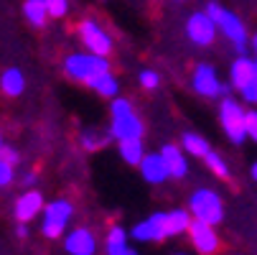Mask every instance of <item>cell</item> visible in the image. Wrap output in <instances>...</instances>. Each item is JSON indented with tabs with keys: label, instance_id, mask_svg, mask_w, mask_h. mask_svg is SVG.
Here are the masks:
<instances>
[{
	"label": "cell",
	"instance_id": "836d02e7",
	"mask_svg": "<svg viewBox=\"0 0 257 255\" xmlns=\"http://www.w3.org/2000/svg\"><path fill=\"white\" fill-rule=\"evenodd\" d=\"M252 49H254V51H257V33H254V36H252Z\"/></svg>",
	"mask_w": 257,
	"mask_h": 255
},
{
	"label": "cell",
	"instance_id": "603a6c76",
	"mask_svg": "<svg viewBox=\"0 0 257 255\" xmlns=\"http://www.w3.org/2000/svg\"><path fill=\"white\" fill-rule=\"evenodd\" d=\"M183 148H186L191 156H199V158H204L211 151L209 143L201 135H196V133H183Z\"/></svg>",
	"mask_w": 257,
	"mask_h": 255
},
{
	"label": "cell",
	"instance_id": "d6a6232c",
	"mask_svg": "<svg viewBox=\"0 0 257 255\" xmlns=\"http://www.w3.org/2000/svg\"><path fill=\"white\" fill-rule=\"evenodd\" d=\"M16 235H18V237H26V235H28V227H26V222H21V225H18Z\"/></svg>",
	"mask_w": 257,
	"mask_h": 255
},
{
	"label": "cell",
	"instance_id": "4fadbf2b",
	"mask_svg": "<svg viewBox=\"0 0 257 255\" xmlns=\"http://www.w3.org/2000/svg\"><path fill=\"white\" fill-rule=\"evenodd\" d=\"M112 135L117 140H127V138H140L143 135V123L135 113H125L112 118Z\"/></svg>",
	"mask_w": 257,
	"mask_h": 255
},
{
	"label": "cell",
	"instance_id": "cb8c5ba5",
	"mask_svg": "<svg viewBox=\"0 0 257 255\" xmlns=\"http://www.w3.org/2000/svg\"><path fill=\"white\" fill-rule=\"evenodd\" d=\"M204 161H206V166L219 176V179H227L229 176V168H227V163L222 161V156H219V153H214V151H209L206 156H204Z\"/></svg>",
	"mask_w": 257,
	"mask_h": 255
},
{
	"label": "cell",
	"instance_id": "f546056e",
	"mask_svg": "<svg viewBox=\"0 0 257 255\" xmlns=\"http://www.w3.org/2000/svg\"><path fill=\"white\" fill-rule=\"evenodd\" d=\"M125 113H133V105H130L127 100H115V102H112V118L125 115Z\"/></svg>",
	"mask_w": 257,
	"mask_h": 255
},
{
	"label": "cell",
	"instance_id": "5bb4252c",
	"mask_svg": "<svg viewBox=\"0 0 257 255\" xmlns=\"http://www.w3.org/2000/svg\"><path fill=\"white\" fill-rule=\"evenodd\" d=\"M41 212H44V197L39 192H26V194L18 197V202H16V217H18L21 222L33 220V217L41 214Z\"/></svg>",
	"mask_w": 257,
	"mask_h": 255
},
{
	"label": "cell",
	"instance_id": "d590c367",
	"mask_svg": "<svg viewBox=\"0 0 257 255\" xmlns=\"http://www.w3.org/2000/svg\"><path fill=\"white\" fill-rule=\"evenodd\" d=\"M122 255H138V252H135V250H130V247H127V250H125V252H122Z\"/></svg>",
	"mask_w": 257,
	"mask_h": 255
},
{
	"label": "cell",
	"instance_id": "f35d334b",
	"mask_svg": "<svg viewBox=\"0 0 257 255\" xmlns=\"http://www.w3.org/2000/svg\"><path fill=\"white\" fill-rule=\"evenodd\" d=\"M254 66H257V59H254Z\"/></svg>",
	"mask_w": 257,
	"mask_h": 255
},
{
	"label": "cell",
	"instance_id": "7a4b0ae2",
	"mask_svg": "<svg viewBox=\"0 0 257 255\" xmlns=\"http://www.w3.org/2000/svg\"><path fill=\"white\" fill-rule=\"evenodd\" d=\"M64 69H66V74L71 79H77V82H89L99 74H104V71H109V64H107V56H99V54H71L66 56L64 61Z\"/></svg>",
	"mask_w": 257,
	"mask_h": 255
},
{
	"label": "cell",
	"instance_id": "4316f807",
	"mask_svg": "<svg viewBox=\"0 0 257 255\" xmlns=\"http://www.w3.org/2000/svg\"><path fill=\"white\" fill-rule=\"evenodd\" d=\"M46 8L54 18H64L69 11V0H46Z\"/></svg>",
	"mask_w": 257,
	"mask_h": 255
},
{
	"label": "cell",
	"instance_id": "52a82bcc",
	"mask_svg": "<svg viewBox=\"0 0 257 255\" xmlns=\"http://www.w3.org/2000/svg\"><path fill=\"white\" fill-rule=\"evenodd\" d=\"M219 26L209 18V13H194L189 21H186V33H189V39L196 44V46H209L214 41V36H216Z\"/></svg>",
	"mask_w": 257,
	"mask_h": 255
},
{
	"label": "cell",
	"instance_id": "d6986e66",
	"mask_svg": "<svg viewBox=\"0 0 257 255\" xmlns=\"http://www.w3.org/2000/svg\"><path fill=\"white\" fill-rule=\"evenodd\" d=\"M120 156H122V161H127L130 166H140V161H143V156H145L140 138H127V140H120Z\"/></svg>",
	"mask_w": 257,
	"mask_h": 255
},
{
	"label": "cell",
	"instance_id": "7c38bea8",
	"mask_svg": "<svg viewBox=\"0 0 257 255\" xmlns=\"http://www.w3.org/2000/svg\"><path fill=\"white\" fill-rule=\"evenodd\" d=\"M194 90L204 97H216L222 95V84L216 79V71L209 64H199L194 71Z\"/></svg>",
	"mask_w": 257,
	"mask_h": 255
},
{
	"label": "cell",
	"instance_id": "9a60e30c",
	"mask_svg": "<svg viewBox=\"0 0 257 255\" xmlns=\"http://www.w3.org/2000/svg\"><path fill=\"white\" fill-rule=\"evenodd\" d=\"M254 77H257V66H254L252 59H247V56L234 59V64H232V69H229V79H232V84H234L237 90H244Z\"/></svg>",
	"mask_w": 257,
	"mask_h": 255
},
{
	"label": "cell",
	"instance_id": "277c9868",
	"mask_svg": "<svg viewBox=\"0 0 257 255\" xmlns=\"http://www.w3.org/2000/svg\"><path fill=\"white\" fill-rule=\"evenodd\" d=\"M219 115H222V128L232 143H242L247 138V125H244L247 113L242 110L239 102H234L232 97H224L222 107H219Z\"/></svg>",
	"mask_w": 257,
	"mask_h": 255
},
{
	"label": "cell",
	"instance_id": "e0dca14e",
	"mask_svg": "<svg viewBox=\"0 0 257 255\" xmlns=\"http://www.w3.org/2000/svg\"><path fill=\"white\" fill-rule=\"evenodd\" d=\"M23 16H26V21L31 26L41 28V26H46V18L51 13L46 8V0H26V3H23Z\"/></svg>",
	"mask_w": 257,
	"mask_h": 255
},
{
	"label": "cell",
	"instance_id": "8992f818",
	"mask_svg": "<svg viewBox=\"0 0 257 255\" xmlns=\"http://www.w3.org/2000/svg\"><path fill=\"white\" fill-rule=\"evenodd\" d=\"M79 36L84 46L92 51V54H99V56H107L109 51H112V39L107 36V31L97 23V21H82L79 23Z\"/></svg>",
	"mask_w": 257,
	"mask_h": 255
},
{
	"label": "cell",
	"instance_id": "9c48e42d",
	"mask_svg": "<svg viewBox=\"0 0 257 255\" xmlns=\"http://www.w3.org/2000/svg\"><path fill=\"white\" fill-rule=\"evenodd\" d=\"M189 235H191V242H194V247H196L199 252L214 255V252L219 250V235L214 232V225L194 220L191 227H189Z\"/></svg>",
	"mask_w": 257,
	"mask_h": 255
},
{
	"label": "cell",
	"instance_id": "7402d4cb",
	"mask_svg": "<svg viewBox=\"0 0 257 255\" xmlns=\"http://www.w3.org/2000/svg\"><path fill=\"white\" fill-rule=\"evenodd\" d=\"M94 92H99V95H104V97H112L115 92H117V79L109 74V71H104V74H99V77H94V79H89L87 82Z\"/></svg>",
	"mask_w": 257,
	"mask_h": 255
},
{
	"label": "cell",
	"instance_id": "ac0fdd59",
	"mask_svg": "<svg viewBox=\"0 0 257 255\" xmlns=\"http://www.w3.org/2000/svg\"><path fill=\"white\" fill-rule=\"evenodd\" d=\"M166 225H168V235H181L191 227V214L186 209L166 212Z\"/></svg>",
	"mask_w": 257,
	"mask_h": 255
},
{
	"label": "cell",
	"instance_id": "484cf974",
	"mask_svg": "<svg viewBox=\"0 0 257 255\" xmlns=\"http://www.w3.org/2000/svg\"><path fill=\"white\" fill-rule=\"evenodd\" d=\"M140 84H143L145 90H156V87L161 84L158 71H153V69H143V71H140Z\"/></svg>",
	"mask_w": 257,
	"mask_h": 255
},
{
	"label": "cell",
	"instance_id": "4dcf8cb0",
	"mask_svg": "<svg viewBox=\"0 0 257 255\" xmlns=\"http://www.w3.org/2000/svg\"><path fill=\"white\" fill-rule=\"evenodd\" d=\"M0 156H3V158H6L11 166H16V163H18V158H21L16 148H3V151H0Z\"/></svg>",
	"mask_w": 257,
	"mask_h": 255
},
{
	"label": "cell",
	"instance_id": "ba28073f",
	"mask_svg": "<svg viewBox=\"0 0 257 255\" xmlns=\"http://www.w3.org/2000/svg\"><path fill=\"white\" fill-rule=\"evenodd\" d=\"M130 235H133L135 240H140V242H148V240H166V237H171V235H168V225H166V212H156V214L148 217L145 222L135 225Z\"/></svg>",
	"mask_w": 257,
	"mask_h": 255
},
{
	"label": "cell",
	"instance_id": "6da1fadb",
	"mask_svg": "<svg viewBox=\"0 0 257 255\" xmlns=\"http://www.w3.org/2000/svg\"><path fill=\"white\" fill-rule=\"evenodd\" d=\"M206 13H209V18L219 26V31L227 36L229 44H232L239 54L247 51V28H244V23H242L232 11H224L219 3H209V6H206Z\"/></svg>",
	"mask_w": 257,
	"mask_h": 255
},
{
	"label": "cell",
	"instance_id": "8d00e7d4",
	"mask_svg": "<svg viewBox=\"0 0 257 255\" xmlns=\"http://www.w3.org/2000/svg\"><path fill=\"white\" fill-rule=\"evenodd\" d=\"M0 151H3V138H0Z\"/></svg>",
	"mask_w": 257,
	"mask_h": 255
},
{
	"label": "cell",
	"instance_id": "44dd1931",
	"mask_svg": "<svg viewBox=\"0 0 257 255\" xmlns=\"http://www.w3.org/2000/svg\"><path fill=\"white\" fill-rule=\"evenodd\" d=\"M104 250H107V255H122L127 250V235H125L122 227H112V230H109V235L104 240Z\"/></svg>",
	"mask_w": 257,
	"mask_h": 255
},
{
	"label": "cell",
	"instance_id": "ffe728a7",
	"mask_svg": "<svg viewBox=\"0 0 257 255\" xmlns=\"http://www.w3.org/2000/svg\"><path fill=\"white\" fill-rule=\"evenodd\" d=\"M23 87H26V79H23V74H21L18 69H8V71H3V77H0V90H3L6 95L16 97V95L23 92Z\"/></svg>",
	"mask_w": 257,
	"mask_h": 255
},
{
	"label": "cell",
	"instance_id": "8fae6325",
	"mask_svg": "<svg viewBox=\"0 0 257 255\" xmlns=\"http://www.w3.org/2000/svg\"><path fill=\"white\" fill-rule=\"evenodd\" d=\"M140 171H143V179L148 184H163V181L171 176L166 161L161 153H145L143 161H140Z\"/></svg>",
	"mask_w": 257,
	"mask_h": 255
},
{
	"label": "cell",
	"instance_id": "83f0119b",
	"mask_svg": "<svg viewBox=\"0 0 257 255\" xmlns=\"http://www.w3.org/2000/svg\"><path fill=\"white\" fill-rule=\"evenodd\" d=\"M11 181H13V166L0 156V187H8Z\"/></svg>",
	"mask_w": 257,
	"mask_h": 255
},
{
	"label": "cell",
	"instance_id": "3957f363",
	"mask_svg": "<svg viewBox=\"0 0 257 255\" xmlns=\"http://www.w3.org/2000/svg\"><path fill=\"white\" fill-rule=\"evenodd\" d=\"M189 209L194 214V220L199 222H209V225H216L222 222L224 217V207H222V199L214 189H199L191 194V202H189Z\"/></svg>",
	"mask_w": 257,
	"mask_h": 255
},
{
	"label": "cell",
	"instance_id": "5b68a950",
	"mask_svg": "<svg viewBox=\"0 0 257 255\" xmlns=\"http://www.w3.org/2000/svg\"><path fill=\"white\" fill-rule=\"evenodd\" d=\"M71 217V204L64 199H56L51 204H46L44 209V222H41V232L46 237H59L66 230V222Z\"/></svg>",
	"mask_w": 257,
	"mask_h": 255
},
{
	"label": "cell",
	"instance_id": "d4e9b609",
	"mask_svg": "<svg viewBox=\"0 0 257 255\" xmlns=\"http://www.w3.org/2000/svg\"><path fill=\"white\" fill-rule=\"evenodd\" d=\"M109 140V133L104 135H97V130H87L84 133V138H82V143H84V148H89V151H94V148H102V145Z\"/></svg>",
	"mask_w": 257,
	"mask_h": 255
},
{
	"label": "cell",
	"instance_id": "f1b7e54d",
	"mask_svg": "<svg viewBox=\"0 0 257 255\" xmlns=\"http://www.w3.org/2000/svg\"><path fill=\"white\" fill-rule=\"evenodd\" d=\"M244 125H247V138H252V140L257 143V113H254V110H249V113H247Z\"/></svg>",
	"mask_w": 257,
	"mask_h": 255
},
{
	"label": "cell",
	"instance_id": "74e56055",
	"mask_svg": "<svg viewBox=\"0 0 257 255\" xmlns=\"http://www.w3.org/2000/svg\"><path fill=\"white\" fill-rule=\"evenodd\" d=\"M176 255H186V252H176Z\"/></svg>",
	"mask_w": 257,
	"mask_h": 255
},
{
	"label": "cell",
	"instance_id": "e575fe53",
	"mask_svg": "<svg viewBox=\"0 0 257 255\" xmlns=\"http://www.w3.org/2000/svg\"><path fill=\"white\" fill-rule=\"evenodd\" d=\"M252 179H254V181H257V163H254V166H252Z\"/></svg>",
	"mask_w": 257,
	"mask_h": 255
},
{
	"label": "cell",
	"instance_id": "30bf717a",
	"mask_svg": "<svg viewBox=\"0 0 257 255\" xmlns=\"http://www.w3.org/2000/svg\"><path fill=\"white\" fill-rule=\"evenodd\" d=\"M64 250L69 255H94L97 250V240L89 230L79 227V230H71L64 240Z\"/></svg>",
	"mask_w": 257,
	"mask_h": 255
},
{
	"label": "cell",
	"instance_id": "2e32d148",
	"mask_svg": "<svg viewBox=\"0 0 257 255\" xmlns=\"http://www.w3.org/2000/svg\"><path fill=\"white\" fill-rule=\"evenodd\" d=\"M161 156H163V161H166V166H168L171 176H176V179L186 176L189 163H186V156L181 153V148H176V145H171V143H168V145H163Z\"/></svg>",
	"mask_w": 257,
	"mask_h": 255
},
{
	"label": "cell",
	"instance_id": "1f68e13d",
	"mask_svg": "<svg viewBox=\"0 0 257 255\" xmlns=\"http://www.w3.org/2000/svg\"><path fill=\"white\" fill-rule=\"evenodd\" d=\"M21 181H23V187H33L36 184V174H23Z\"/></svg>",
	"mask_w": 257,
	"mask_h": 255
}]
</instances>
